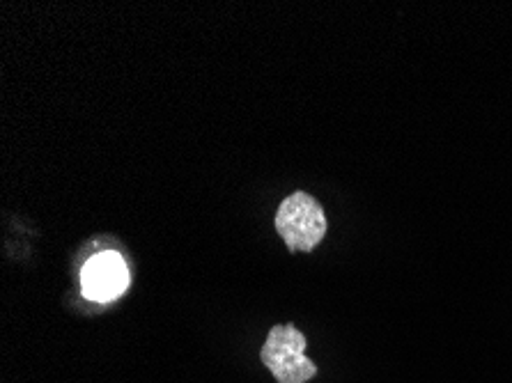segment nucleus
I'll list each match as a JSON object with an SVG mask.
<instances>
[{"label": "nucleus", "instance_id": "7ed1b4c3", "mask_svg": "<svg viewBox=\"0 0 512 383\" xmlns=\"http://www.w3.org/2000/svg\"><path fill=\"white\" fill-rule=\"evenodd\" d=\"M83 296L90 301H113L129 287V271L120 253L106 250L90 257L81 271Z\"/></svg>", "mask_w": 512, "mask_h": 383}, {"label": "nucleus", "instance_id": "f03ea898", "mask_svg": "<svg viewBox=\"0 0 512 383\" xmlns=\"http://www.w3.org/2000/svg\"><path fill=\"white\" fill-rule=\"evenodd\" d=\"M276 230L287 248L310 253L327 234V214L313 195L297 191L281 202L276 214Z\"/></svg>", "mask_w": 512, "mask_h": 383}, {"label": "nucleus", "instance_id": "f257e3e1", "mask_svg": "<svg viewBox=\"0 0 512 383\" xmlns=\"http://www.w3.org/2000/svg\"><path fill=\"white\" fill-rule=\"evenodd\" d=\"M260 358L278 383H306L317 374V365L306 356V335L294 324L271 328Z\"/></svg>", "mask_w": 512, "mask_h": 383}]
</instances>
